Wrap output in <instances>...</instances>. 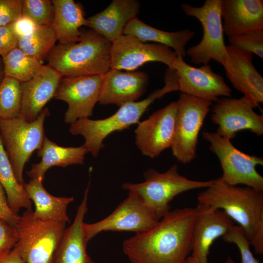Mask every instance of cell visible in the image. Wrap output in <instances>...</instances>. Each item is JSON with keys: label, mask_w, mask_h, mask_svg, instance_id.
Returning <instances> with one entry per match:
<instances>
[{"label": "cell", "mask_w": 263, "mask_h": 263, "mask_svg": "<svg viewBox=\"0 0 263 263\" xmlns=\"http://www.w3.org/2000/svg\"><path fill=\"white\" fill-rule=\"evenodd\" d=\"M197 212V207L170 210L151 229L124 240V253L131 263H184Z\"/></svg>", "instance_id": "obj_1"}, {"label": "cell", "mask_w": 263, "mask_h": 263, "mask_svg": "<svg viewBox=\"0 0 263 263\" xmlns=\"http://www.w3.org/2000/svg\"><path fill=\"white\" fill-rule=\"evenodd\" d=\"M197 198L198 204L221 209L238 223L256 253L263 254V191L231 185L220 177Z\"/></svg>", "instance_id": "obj_2"}, {"label": "cell", "mask_w": 263, "mask_h": 263, "mask_svg": "<svg viewBox=\"0 0 263 263\" xmlns=\"http://www.w3.org/2000/svg\"><path fill=\"white\" fill-rule=\"evenodd\" d=\"M80 32L78 42L55 45L47 56L48 64L64 77L106 74L112 43L92 29Z\"/></svg>", "instance_id": "obj_3"}, {"label": "cell", "mask_w": 263, "mask_h": 263, "mask_svg": "<svg viewBox=\"0 0 263 263\" xmlns=\"http://www.w3.org/2000/svg\"><path fill=\"white\" fill-rule=\"evenodd\" d=\"M150 94L148 97L139 101L131 102L120 107L113 115L102 119L93 120L89 118L77 120L71 124L69 130L74 135H81L85 139L83 145L88 152L96 157L104 147V140L115 131H121L131 126L138 124L143 113L156 99L174 91L169 82Z\"/></svg>", "instance_id": "obj_4"}, {"label": "cell", "mask_w": 263, "mask_h": 263, "mask_svg": "<svg viewBox=\"0 0 263 263\" xmlns=\"http://www.w3.org/2000/svg\"><path fill=\"white\" fill-rule=\"evenodd\" d=\"M144 176V182L125 183L122 188L136 194L157 221L170 210L169 203L175 196L190 190L208 188L215 180L189 179L179 174L176 164L163 173L150 169Z\"/></svg>", "instance_id": "obj_5"}, {"label": "cell", "mask_w": 263, "mask_h": 263, "mask_svg": "<svg viewBox=\"0 0 263 263\" xmlns=\"http://www.w3.org/2000/svg\"><path fill=\"white\" fill-rule=\"evenodd\" d=\"M50 115L44 108L36 120L28 122L20 114L9 119H0V138L18 182L23 185L25 164L35 150L41 147L45 137L44 122Z\"/></svg>", "instance_id": "obj_6"}, {"label": "cell", "mask_w": 263, "mask_h": 263, "mask_svg": "<svg viewBox=\"0 0 263 263\" xmlns=\"http://www.w3.org/2000/svg\"><path fill=\"white\" fill-rule=\"evenodd\" d=\"M66 224L39 220L32 209H26L15 227L18 240L15 247L26 263H52Z\"/></svg>", "instance_id": "obj_7"}, {"label": "cell", "mask_w": 263, "mask_h": 263, "mask_svg": "<svg viewBox=\"0 0 263 263\" xmlns=\"http://www.w3.org/2000/svg\"><path fill=\"white\" fill-rule=\"evenodd\" d=\"M221 0H206L200 7L188 3L181 5L185 14L196 18L203 28V37L200 42L186 51L191 61L196 64H208L211 60L223 65L227 57L224 42L222 19L221 15Z\"/></svg>", "instance_id": "obj_8"}, {"label": "cell", "mask_w": 263, "mask_h": 263, "mask_svg": "<svg viewBox=\"0 0 263 263\" xmlns=\"http://www.w3.org/2000/svg\"><path fill=\"white\" fill-rule=\"evenodd\" d=\"M202 137L209 143V149L219 160L223 170L221 178L234 186L244 185L263 191V177L256 167L263 165V157L246 154L232 145L230 140L216 132L204 131Z\"/></svg>", "instance_id": "obj_9"}, {"label": "cell", "mask_w": 263, "mask_h": 263, "mask_svg": "<svg viewBox=\"0 0 263 263\" xmlns=\"http://www.w3.org/2000/svg\"><path fill=\"white\" fill-rule=\"evenodd\" d=\"M176 102V118L171 149L178 162L188 164L196 157L199 133L212 102L184 93H180Z\"/></svg>", "instance_id": "obj_10"}, {"label": "cell", "mask_w": 263, "mask_h": 263, "mask_svg": "<svg viewBox=\"0 0 263 263\" xmlns=\"http://www.w3.org/2000/svg\"><path fill=\"white\" fill-rule=\"evenodd\" d=\"M158 221L134 193L128 196L107 217L98 222L84 223L83 233L88 243L98 234L104 231L143 232L152 228Z\"/></svg>", "instance_id": "obj_11"}, {"label": "cell", "mask_w": 263, "mask_h": 263, "mask_svg": "<svg viewBox=\"0 0 263 263\" xmlns=\"http://www.w3.org/2000/svg\"><path fill=\"white\" fill-rule=\"evenodd\" d=\"M177 56L165 45L144 42L132 35H123L112 43L110 69L133 71L147 62L157 61L172 69Z\"/></svg>", "instance_id": "obj_12"}, {"label": "cell", "mask_w": 263, "mask_h": 263, "mask_svg": "<svg viewBox=\"0 0 263 263\" xmlns=\"http://www.w3.org/2000/svg\"><path fill=\"white\" fill-rule=\"evenodd\" d=\"M250 100L243 95L240 98L218 99L212 109L211 120L218 126L216 133L231 140L242 130H249L258 136L263 134V116L256 113Z\"/></svg>", "instance_id": "obj_13"}, {"label": "cell", "mask_w": 263, "mask_h": 263, "mask_svg": "<svg viewBox=\"0 0 263 263\" xmlns=\"http://www.w3.org/2000/svg\"><path fill=\"white\" fill-rule=\"evenodd\" d=\"M104 77V74L62 78L54 97L68 104L65 123L72 124L93 115Z\"/></svg>", "instance_id": "obj_14"}, {"label": "cell", "mask_w": 263, "mask_h": 263, "mask_svg": "<svg viewBox=\"0 0 263 263\" xmlns=\"http://www.w3.org/2000/svg\"><path fill=\"white\" fill-rule=\"evenodd\" d=\"M177 110V102L172 101L137 124L134 131L135 143L143 155L153 158L171 148Z\"/></svg>", "instance_id": "obj_15"}, {"label": "cell", "mask_w": 263, "mask_h": 263, "mask_svg": "<svg viewBox=\"0 0 263 263\" xmlns=\"http://www.w3.org/2000/svg\"><path fill=\"white\" fill-rule=\"evenodd\" d=\"M177 90L181 93L216 102L218 97L231 96L232 90L224 77L214 72L210 65L195 67L177 56L172 65Z\"/></svg>", "instance_id": "obj_16"}, {"label": "cell", "mask_w": 263, "mask_h": 263, "mask_svg": "<svg viewBox=\"0 0 263 263\" xmlns=\"http://www.w3.org/2000/svg\"><path fill=\"white\" fill-rule=\"evenodd\" d=\"M227 57L222 65L234 88L252 102L255 108L263 102V77L253 63V55L226 45Z\"/></svg>", "instance_id": "obj_17"}, {"label": "cell", "mask_w": 263, "mask_h": 263, "mask_svg": "<svg viewBox=\"0 0 263 263\" xmlns=\"http://www.w3.org/2000/svg\"><path fill=\"white\" fill-rule=\"evenodd\" d=\"M192 232V255L196 263H208L207 256L214 241L233 225L223 210L199 204Z\"/></svg>", "instance_id": "obj_18"}, {"label": "cell", "mask_w": 263, "mask_h": 263, "mask_svg": "<svg viewBox=\"0 0 263 263\" xmlns=\"http://www.w3.org/2000/svg\"><path fill=\"white\" fill-rule=\"evenodd\" d=\"M149 81L148 75L143 72L110 69L104 74L98 102L120 107L136 101L146 91Z\"/></svg>", "instance_id": "obj_19"}, {"label": "cell", "mask_w": 263, "mask_h": 263, "mask_svg": "<svg viewBox=\"0 0 263 263\" xmlns=\"http://www.w3.org/2000/svg\"><path fill=\"white\" fill-rule=\"evenodd\" d=\"M63 77L48 64L32 79L20 82V114L28 122L36 119L46 104L54 96Z\"/></svg>", "instance_id": "obj_20"}, {"label": "cell", "mask_w": 263, "mask_h": 263, "mask_svg": "<svg viewBox=\"0 0 263 263\" xmlns=\"http://www.w3.org/2000/svg\"><path fill=\"white\" fill-rule=\"evenodd\" d=\"M221 15L228 37L263 29V0H221Z\"/></svg>", "instance_id": "obj_21"}, {"label": "cell", "mask_w": 263, "mask_h": 263, "mask_svg": "<svg viewBox=\"0 0 263 263\" xmlns=\"http://www.w3.org/2000/svg\"><path fill=\"white\" fill-rule=\"evenodd\" d=\"M140 7L136 0H113L103 11L87 19L88 27L112 43L123 35L127 24L137 17Z\"/></svg>", "instance_id": "obj_22"}, {"label": "cell", "mask_w": 263, "mask_h": 263, "mask_svg": "<svg viewBox=\"0 0 263 263\" xmlns=\"http://www.w3.org/2000/svg\"><path fill=\"white\" fill-rule=\"evenodd\" d=\"M89 185L84 192L73 224L66 228L55 253L52 263H96L87 251L83 225L88 211Z\"/></svg>", "instance_id": "obj_23"}, {"label": "cell", "mask_w": 263, "mask_h": 263, "mask_svg": "<svg viewBox=\"0 0 263 263\" xmlns=\"http://www.w3.org/2000/svg\"><path fill=\"white\" fill-rule=\"evenodd\" d=\"M88 151L83 145L64 147L57 145L45 136L42 145L38 151L41 158L39 163L32 164L27 174L31 179L43 181L47 170L57 166L65 168L71 165H83Z\"/></svg>", "instance_id": "obj_24"}, {"label": "cell", "mask_w": 263, "mask_h": 263, "mask_svg": "<svg viewBox=\"0 0 263 263\" xmlns=\"http://www.w3.org/2000/svg\"><path fill=\"white\" fill-rule=\"evenodd\" d=\"M54 17L52 26L59 44L78 42L82 26L88 25L81 3L73 0H53Z\"/></svg>", "instance_id": "obj_25"}, {"label": "cell", "mask_w": 263, "mask_h": 263, "mask_svg": "<svg viewBox=\"0 0 263 263\" xmlns=\"http://www.w3.org/2000/svg\"><path fill=\"white\" fill-rule=\"evenodd\" d=\"M23 186L28 197L35 206V210L33 211L35 218L45 221L70 223L67 209L68 205L74 201V197L51 195L44 188L42 181L38 179H31Z\"/></svg>", "instance_id": "obj_26"}, {"label": "cell", "mask_w": 263, "mask_h": 263, "mask_svg": "<svg viewBox=\"0 0 263 263\" xmlns=\"http://www.w3.org/2000/svg\"><path fill=\"white\" fill-rule=\"evenodd\" d=\"M123 35L134 36L144 42H154L171 48L178 56L184 59L185 47L195 35L194 32L185 29L170 32L151 27L135 17L126 26Z\"/></svg>", "instance_id": "obj_27"}, {"label": "cell", "mask_w": 263, "mask_h": 263, "mask_svg": "<svg viewBox=\"0 0 263 263\" xmlns=\"http://www.w3.org/2000/svg\"><path fill=\"white\" fill-rule=\"evenodd\" d=\"M0 183L3 188L9 205L16 214L21 208L32 209V201L23 185L18 182L11 163L0 138Z\"/></svg>", "instance_id": "obj_28"}, {"label": "cell", "mask_w": 263, "mask_h": 263, "mask_svg": "<svg viewBox=\"0 0 263 263\" xmlns=\"http://www.w3.org/2000/svg\"><path fill=\"white\" fill-rule=\"evenodd\" d=\"M5 76L27 81L34 77L44 65L38 59L25 54L17 47L2 57Z\"/></svg>", "instance_id": "obj_29"}, {"label": "cell", "mask_w": 263, "mask_h": 263, "mask_svg": "<svg viewBox=\"0 0 263 263\" xmlns=\"http://www.w3.org/2000/svg\"><path fill=\"white\" fill-rule=\"evenodd\" d=\"M57 40L52 25H39L32 33L19 39L18 48L43 62Z\"/></svg>", "instance_id": "obj_30"}, {"label": "cell", "mask_w": 263, "mask_h": 263, "mask_svg": "<svg viewBox=\"0 0 263 263\" xmlns=\"http://www.w3.org/2000/svg\"><path fill=\"white\" fill-rule=\"evenodd\" d=\"M20 82L5 76L0 84V119H9L20 114Z\"/></svg>", "instance_id": "obj_31"}, {"label": "cell", "mask_w": 263, "mask_h": 263, "mask_svg": "<svg viewBox=\"0 0 263 263\" xmlns=\"http://www.w3.org/2000/svg\"><path fill=\"white\" fill-rule=\"evenodd\" d=\"M22 15L31 19L38 25H52L54 5L49 0H22Z\"/></svg>", "instance_id": "obj_32"}, {"label": "cell", "mask_w": 263, "mask_h": 263, "mask_svg": "<svg viewBox=\"0 0 263 263\" xmlns=\"http://www.w3.org/2000/svg\"><path fill=\"white\" fill-rule=\"evenodd\" d=\"M229 45L243 52L255 54L263 59V29L228 37Z\"/></svg>", "instance_id": "obj_33"}, {"label": "cell", "mask_w": 263, "mask_h": 263, "mask_svg": "<svg viewBox=\"0 0 263 263\" xmlns=\"http://www.w3.org/2000/svg\"><path fill=\"white\" fill-rule=\"evenodd\" d=\"M222 237L225 242L236 245L241 253L242 263H259L250 250V242L239 225H232ZM225 263H235L230 257H228Z\"/></svg>", "instance_id": "obj_34"}, {"label": "cell", "mask_w": 263, "mask_h": 263, "mask_svg": "<svg viewBox=\"0 0 263 263\" xmlns=\"http://www.w3.org/2000/svg\"><path fill=\"white\" fill-rule=\"evenodd\" d=\"M22 0H0V27L12 24L22 15Z\"/></svg>", "instance_id": "obj_35"}, {"label": "cell", "mask_w": 263, "mask_h": 263, "mask_svg": "<svg viewBox=\"0 0 263 263\" xmlns=\"http://www.w3.org/2000/svg\"><path fill=\"white\" fill-rule=\"evenodd\" d=\"M17 240L16 227L0 218V257L13 249Z\"/></svg>", "instance_id": "obj_36"}, {"label": "cell", "mask_w": 263, "mask_h": 263, "mask_svg": "<svg viewBox=\"0 0 263 263\" xmlns=\"http://www.w3.org/2000/svg\"><path fill=\"white\" fill-rule=\"evenodd\" d=\"M19 38L11 25L0 27V56L2 57L18 47Z\"/></svg>", "instance_id": "obj_37"}, {"label": "cell", "mask_w": 263, "mask_h": 263, "mask_svg": "<svg viewBox=\"0 0 263 263\" xmlns=\"http://www.w3.org/2000/svg\"><path fill=\"white\" fill-rule=\"evenodd\" d=\"M11 25L19 39L31 34L39 26L31 19L23 15Z\"/></svg>", "instance_id": "obj_38"}, {"label": "cell", "mask_w": 263, "mask_h": 263, "mask_svg": "<svg viewBox=\"0 0 263 263\" xmlns=\"http://www.w3.org/2000/svg\"><path fill=\"white\" fill-rule=\"evenodd\" d=\"M19 216L10 208L5 190L0 183V218L16 227Z\"/></svg>", "instance_id": "obj_39"}, {"label": "cell", "mask_w": 263, "mask_h": 263, "mask_svg": "<svg viewBox=\"0 0 263 263\" xmlns=\"http://www.w3.org/2000/svg\"><path fill=\"white\" fill-rule=\"evenodd\" d=\"M0 263H26L19 250L14 247L0 257Z\"/></svg>", "instance_id": "obj_40"}, {"label": "cell", "mask_w": 263, "mask_h": 263, "mask_svg": "<svg viewBox=\"0 0 263 263\" xmlns=\"http://www.w3.org/2000/svg\"><path fill=\"white\" fill-rule=\"evenodd\" d=\"M5 76L2 57L0 56V84Z\"/></svg>", "instance_id": "obj_41"}, {"label": "cell", "mask_w": 263, "mask_h": 263, "mask_svg": "<svg viewBox=\"0 0 263 263\" xmlns=\"http://www.w3.org/2000/svg\"><path fill=\"white\" fill-rule=\"evenodd\" d=\"M184 263H196L193 258L191 257H188Z\"/></svg>", "instance_id": "obj_42"}]
</instances>
